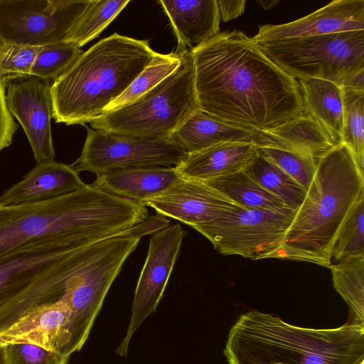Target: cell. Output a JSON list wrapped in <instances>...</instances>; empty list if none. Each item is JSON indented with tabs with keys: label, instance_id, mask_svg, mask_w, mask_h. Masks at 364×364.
<instances>
[{
	"label": "cell",
	"instance_id": "8992f818",
	"mask_svg": "<svg viewBox=\"0 0 364 364\" xmlns=\"http://www.w3.org/2000/svg\"><path fill=\"white\" fill-rule=\"evenodd\" d=\"M178 50L181 63L174 72L130 104L91 122L92 128L121 136L171 139L181 123L199 108L191 50Z\"/></svg>",
	"mask_w": 364,
	"mask_h": 364
},
{
	"label": "cell",
	"instance_id": "9c48e42d",
	"mask_svg": "<svg viewBox=\"0 0 364 364\" xmlns=\"http://www.w3.org/2000/svg\"><path fill=\"white\" fill-rule=\"evenodd\" d=\"M294 215L240 206L194 229L223 255L257 260L271 258L282 245Z\"/></svg>",
	"mask_w": 364,
	"mask_h": 364
},
{
	"label": "cell",
	"instance_id": "4dcf8cb0",
	"mask_svg": "<svg viewBox=\"0 0 364 364\" xmlns=\"http://www.w3.org/2000/svg\"><path fill=\"white\" fill-rule=\"evenodd\" d=\"M83 51L75 45L61 42L41 47L34 59L31 76L53 81L64 73Z\"/></svg>",
	"mask_w": 364,
	"mask_h": 364
},
{
	"label": "cell",
	"instance_id": "7a4b0ae2",
	"mask_svg": "<svg viewBox=\"0 0 364 364\" xmlns=\"http://www.w3.org/2000/svg\"><path fill=\"white\" fill-rule=\"evenodd\" d=\"M148 215L143 205L87 184L43 202L0 205V257L50 235L96 242L126 231Z\"/></svg>",
	"mask_w": 364,
	"mask_h": 364
},
{
	"label": "cell",
	"instance_id": "e0dca14e",
	"mask_svg": "<svg viewBox=\"0 0 364 364\" xmlns=\"http://www.w3.org/2000/svg\"><path fill=\"white\" fill-rule=\"evenodd\" d=\"M171 139L188 153L225 142L251 143L258 146L278 147L267 132L246 129L219 119L200 108L193 111L176 129Z\"/></svg>",
	"mask_w": 364,
	"mask_h": 364
},
{
	"label": "cell",
	"instance_id": "4316f807",
	"mask_svg": "<svg viewBox=\"0 0 364 364\" xmlns=\"http://www.w3.org/2000/svg\"><path fill=\"white\" fill-rule=\"evenodd\" d=\"M129 0H90L65 42L80 48L97 38L129 3Z\"/></svg>",
	"mask_w": 364,
	"mask_h": 364
},
{
	"label": "cell",
	"instance_id": "d6a6232c",
	"mask_svg": "<svg viewBox=\"0 0 364 364\" xmlns=\"http://www.w3.org/2000/svg\"><path fill=\"white\" fill-rule=\"evenodd\" d=\"M41 46L6 44L0 48V82L5 87L31 76L36 55Z\"/></svg>",
	"mask_w": 364,
	"mask_h": 364
},
{
	"label": "cell",
	"instance_id": "277c9868",
	"mask_svg": "<svg viewBox=\"0 0 364 364\" xmlns=\"http://www.w3.org/2000/svg\"><path fill=\"white\" fill-rule=\"evenodd\" d=\"M224 355L229 364H360L364 326L303 328L252 310L231 327Z\"/></svg>",
	"mask_w": 364,
	"mask_h": 364
},
{
	"label": "cell",
	"instance_id": "484cf974",
	"mask_svg": "<svg viewBox=\"0 0 364 364\" xmlns=\"http://www.w3.org/2000/svg\"><path fill=\"white\" fill-rule=\"evenodd\" d=\"M333 284L349 307L347 323L364 326V257L332 264Z\"/></svg>",
	"mask_w": 364,
	"mask_h": 364
},
{
	"label": "cell",
	"instance_id": "f1b7e54d",
	"mask_svg": "<svg viewBox=\"0 0 364 364\" xmlns=\"http://www.w3.org/2000/svg\"><path fill=\"white\" fill-rule=\"evenodd\" d=\"M343 89V121L341 143L351 152L358 168L364 169V92Z\"/></svg>",
	"mask_w": 364,
	"mask_h": 364
},
{
	"label": "cell",
	"instance_id": "5b68a950",
	"mask_svg": "<svg viewBox=\"0 0 364 364\" xmlns=\"http://www.w3.org/2000/svg\"><path fill=\"white\" fill-rule=\"evenodd\" d=\"M156 54L146 40L117 33L100 40L51 84L52 118L66 125L98 119Z\"/></svg>",
	"mask_w": 364,
	"mask_h": 364
},
{
	"label": "cell",
	"instance_id": "52a82bcc",
	"mask_svg": "<svg viewBox=\"0 0 364 364\" xmlns=\"http://www.w3.org/2000/svg\"><path fill=\"white\" fill-rule=\"evenodd\" d=\"M262 53L291 77L318 78L343 87L364 69V31L257 43Z\"/></svg>",
	"mask_w": 364,
	"mask_h": 364
},
{
	"label": "cell",
	"instance_id": "1f68e13d",
	"mask_svg": "<svg viewBox=\"0 0 364 364\" xmlns=\"http://www.w3.org/2000/svg\"><path fill=\"white\" fill-rule=\"evenodd\" d=\"M259 149L306 191L308 189L318 159L309 154L275 146H259Z\"/></svg>",
	"mask_w": 364,
	"mask_h": 364
},
{
	"label": "cell",
	"instance_id": "3957f363",
	"mask_svg": "<svg viewBox=\"0 0 364 364\" xmlns=\"http://www.w3.org/2000/svg\"><path fill=\"white\" fill-rule=\"evenodd\" d=\"M363 173L342 143L321 156L305 198L295 210L283 242L271 258L330 268L339 231L364 196Z\"/></svg>",
	"mask_w": 364,
	"mask_h": 364
},
{
	"label": "cell",
	"instance_id": "cb8c5ba5",
	"mask_svg": "<svg viewBox=\"0 0 364 364\" xmlns=\"http://www.w3.org/2000/svg\"><path fill=\"white\" fill-rule=\"evenodd\" d=\"M237 205L250 209L293 214L278 197L262 188L244 171L203 181Z\"/></svg>",
	"mask_w": 364,
	"mask_h": 364
},
{
	"label": "cell",
	"instance_id": "d590c367",
	"mask_svg": "<svg viewBox=\"0 0 364 364\" xmlns=\"http://www.w3.org/2000/svg\"><path fill=\"white\" fill-rule=\"evenodd\" d=\"M169 225V219L157 213L155 215H149L145 219L127 229L124 231V233L133 237L141 239L143 236L154 235Z\"/></svg>",
	"mask_w": 364,
	"mask_h": 364
},
{
	"label": "cell",
	"instance_id": "8fae6325",
	"mask_svg": "<svg viewBox=\"0 0 364 364\" xmlns=\"http://www.w3.org/2000/svg\"><path fill=\"white\" fill-rule=\"evenodd\" d=\"M80 156L70 166L99 175L138 167L176 166L188 152L171 139H151L109 134L87 127Z\"/></svg>",
	"mask_w": 364,
	"mask_h": 364
},
{
	"label": "cell",
	"instance_id": "836d02e7",
	"mask_svg": "<svg viewBox=\"0 0 364 364\" xmlns=\"http://www.w3.org/2000/svg\"><path fill=\"white\" fill-rule=\"evenodd\" d=\"M7 364H67L69 358L58 352L25 342L6 344Z\"/></svg>",
	"mask_w": 364,
	"mask_h": 364
},
{
	"label": "cell",
	"instance_id": "f35d334b",
	"mask_svg": "<svg viewBox=\"0 0 364 364\" xmlns=\"http://www.w3.org/2000/svg\"><path fill=\"white\" fill-rule=\"evenodd\" d=\"M256 2L258 3L261 6V7H262L264 10H269V9L273 8L274 6H275L279 3V1H277V0H272V1L257 0Z\"/></svg>",
	"mask_w": 364,
	"mask_h": 364
},
{
	"label": "cell",
	"instance_id": "7402d4cb",
	"mask_svg": "<svg viewBox=\"0 0 364 364\" xmlns=\"http://www.w3.org/2000/svg\"><path fill=\"white\" fill-rule=\"evenodd\" d=\"M297 81L305 112L341 144L343 121L342 87L318 78H300Z\"/></svg>",
	"mask_w": 364,
	"mask_h": 364
},
{
	"label": "cell",
	"instance_id": "603a6c76",
	"mask_svg": "<svg viewBox=\"0 0 364 364\" xmlns=\"http://www.w3.org/2000/svg\"><path fill=\"white\" fill-rule=\"evenodd\" d=\"M266 132L278 141L281 148L309 154L317 159L339 144L314 117L306 112Z\"/></svg>",
	"mask_w": 364,
	"mask_h": 364
},
{
	"label": "cell",
	"instance_id": "2e32d148",
	"mask_svg": "<svg viewBox=\"0 0 364 364\" xmlns=\"http://www.w3.org/2000/svg\"><path fill=\"white\" fill-rule=\"evenodd\" d=\"M73 316L62 301L38 306L0 333V343H30L70 358L73 350Z\"/></svg>",
	"mask_w": 364,
	"mask_h": 364
},
{
	"label": "cell",
	"instance_id": "d6986e66",
	"mask_svg": "<svg viewBox=\"0 0 364 364\" xmlns=\"http://www.w3.org/2000/svg\"><path fill=\"white\" fill-rule=\"evenodd\" d=\"M256 144L225 142L188 153L174 168L183 178L208 181L243 171L258 152Z\"/></svg>",
	"mask_w": 364,
	"mask_h": 364
},
{
	"label": "cell",
	"instance_id": "ab89813d",
	"mask_svg": "<svg viewBox=\"0 0 364 364\" xmlns=\"http://www.w3.org/2000/svg\"><path fill=\"white\" fill-rule=\"evenodd\" d=\"M0 364H7L6 344L0 343Z\"/></svg>",
	"mask_w": 364,
	"mask_h": 364
},
{
	"label": "cell",
	"instance_id": "74e56055",
	"mask_svg": "<svg viewBox=\"0 0 364 364\" xmlns=\"http://www.w3.org/2000/svg\"><path fill=\"white\" fill-rule=\"evenodd\" d=\"M342 87L364 92V69L351 75Z\"/></svg>",
	"mask_w": 364,
	"mask_h": 364
},
{
	"label": "cell",
	"instance_id": "6da1fadb",
	"mask_svg": "<svg viewBox=\"0 0 364 364\" xmlns=\"http://www.w3.org/2000/svg\"><path fill=\"white\" fill-rule=\"evenodd\" d=\"M191 53L200 109L260 132L305 112L297 80L267 58L243 32L218 33Z\"/></svg>",
	"mask_w": 364,
	"mask_h": 364
},
{
	"label": "cell",
	"instance_id": "83f0119b",
	"mask_svg": "<svg viewBox=\"0 0 364 364\" xmlns=\"http://www.w3.org/2000/svg\"><path fill=\"white\" fill-rule=\"evenodd\" d=\"M181 63V52L176 50L168 54L158 53L128 88L105 109L110 112L134 102L153 89L174 72Z\"/></svg>",
	"mask_w": 364,
	"mask_h": 364
},
{
	"label": "cell",
	"instance_id": "ffe728a7",
	"mask_svg": "<svg viewBox=\"0 0 364 364\" xmlns=\"http://www.w3.org/2000/svg\"><path fill=\"white\" fill-rule=\"evenodd\" d=\"M181 176L174 167L149 166L109 171L97 175L91 186L139 204L168 190Z\"/></svg>",
	"mask_w": 364,
	"mask_h": 364
},
{
	"label": "cell",
	"instance_id": "5bb4252c",
	"mask_svg": "<svg viewBox=\"0 0 364 364\" xmlns=\"http://www.w3.org/2000/svg\"><path fill=\"white\" fill-rule=\"evenodd\" d=\"M141 205L193 228L240 206L203 181L181 177L165 192Z\"/></svg>",
	"mask_w": 364,
	"mask_h": 364
},
{
	"label": "cell",
	"instance_id": "9a60e30c",
	"mask_svg": "<svg viewBox=\"0 0 364 364\" xmlns=\"http://www.w3.org/2000/svg\"><path fill=\"white\" fill-rule=\"evenodd\" d=\"M364 31V0H335L298 20L259 26L256 43Z\"/></svg>",
	"mask_w": 364,
	"mask_h": 364
},
{
	"label": "cell",
	"instance_id": "d4e9b609",
	"mask_svg": "<svg viewBox=\"0 0 364 364\" xmlns=\"http://www.w3.org/2000/svg\"><path fill=\"white\" fill-rule=\"evenodd\" d=\"M243 171L292 210L299 208L305 198L306 191L264 156L259 148L257 155Z\"/></svg>",
	"mask_w": 364,
	"mask_h": 364
},
{
	"label": "cell",
	"instance_id": "f546056e",
	"mask_svg": "<svg viewBox=\"0 0 364 364\" xmlns=\"http://www.w3.org/2000/svg\"><path fill=\"white\" fill-rule=\"evenodd\" d=\"M364 196L355 204L343 223L331 251L337 263L364 257Z\"/></svg>",
	"mask_w": 364,
	"mask_h": 364
},
{
	"label": "cell",
	"instance_id": "30bf717a",
	"mask_svg": "<svg viewBox=\"0 0 364 364\" xmlns=\"http://www.w3.org/2000/svg\"><path fill=\"white\" fill-rule=\"evenodd\" d=\"M90 0H0V43L65 42Z\"/></svg>",
	"mask_w": 364,
	"mask_h": 364
},
{
	"label": "cell",
	"instance_id": "8d00e7d4",
	"mask_svg": "<svg viewBox=\"0 0 364 364\" xmlns=\"http://www.w3.org/2000/svg\"><path fill=\"white\" fill-rule=\"evenodd\" d=\"M220 19L227 22L241 16L245 9V0H217Z\"/></svg>",
	"mask_w": 364,
	"mask_h": 364
},
{
	"label": "cell",
	"instance_id": "e575fe53",
	"mask_svg": "<svg viewBox=\"0 0 364 364\" xmlns=\"http://www.w3.org/2000/svg\"><path fill=\"white\" fill-rule=\"evenodd\" d=\"M17 129L18 125L8 108L6 87L0 82V151L11 144Z\"/></svg>",
	"mask_w": 364,
	"mask_h": 364
},
{
	"label": "cell",
	"instance_id": "4fadbf2b",
	"mask_svg": "<svg viewBox=\"0 0 364 364\" xmlns=\"http://www.w3.org/2000/svg\"><path fill=\"white\" fill-rule=\"evenodd\" d=\"M50 86L49 81L34 77L6 86L9 110L23 129L36 164L55 161Z\"/></svg>",
	"mask_w": 364,
	"mask_h": 364
},
{
	"label": "cell",
	"instance_id": "60d3db41",
	"mask_svg": "<svg viewBox=\"0 0 364 364\" xmlns=\"http://www.w3.org/2000/svg\"><path fill=\"white\" fill-rule=\"evenodd\" d=\"M360 364H364V360H363Z\"/></svg>",
	"mask_w": 364,
	"mask_h": 364
},
{
	"label": "cell",
	"instance_id": "b9f144b4",
	"mask_svg": "<svg viewBox=\"0 0 364 364\" xmlns=\"http://www.w3.org/2000/svg\"><path fill=\"white\" fill-rule=\"evenodd\" d=\"M1 43H0V48H1Z\"/></svg>",
	"mask_w": 364,
	"mask_h": 364
},
{
	"label": "cell",
	"instance_id": "44dd1931",
	"mask_svg": "<svg viewBox=\"0 0 364 364\" xmlns=\"http://www.w3.org/2000/svg\"><path fill=\"white\" fill-rule=\"evenodd\" d=\"M178 40V50L195 48L219 33L217 0H160Z\"/></svg>",
	"mask_w": 364,
	"mask_h": 364
},
{
	"label": "cell",
	"instance_id": "ba28073f",
	"mask_svg": "<svg viewBox=\"0 0 364 364\" xmlns=\"http://www.w3.org/2000/svg\"><path fill=\"white\" fill-rule=\"evenodd\" d=\"M89 243L71 236L50 235L0 257V307L23 293L63 282L77 249Z\"/></svg>",
	"mask_w": 364,
	"mask_h": 364
},
{
	"label": "cell",
	"instance_id": "ac0fdd59",
	"mask_svg": "<svg viewBox=\"0 0 364 364\" xmlns=\"http://www.w3.org/2000/svg\"><path fill=\"white\" fill-rule=\"evenodd\" d=\"M86 185L70 165L55 161L36 164L21 181L0 196V205L43 202L73 193Z\"/></svg>",
	"mask_w": 364,
	"mask_h": 364
},
{
	"label": "cell",
	"instance_id": "7c38bea8",
	"mask_svg": "<svg viewBox=\"0 0 364 364\" xmlns=\"http://www.w3.org/2000/svg\"><path fill=\"white\" fill-rule=\"evenodd\" d=\"M185 235V230L177 223L156 232L150 238L147 256L134 292L127 333L116 350L119 356L127 355L132 336L145 319L155 312Z\"/></svg>",
	"mask_w": 364,
	"mask_h": 364
}]
</instances>
